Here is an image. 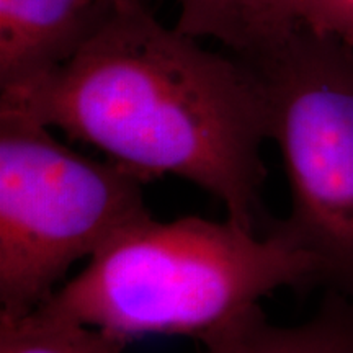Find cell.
Returning <instances> with one entry per match:
<instances>
[{"instance_id": "6", "label": "cell", "mask_w": 353, "mask_h": 353, "mask_svg": "<svg viewBox=\"0 0 353 353\" xmlns=\"http://www.w3.org/2000/svg\"><path fill=\"white\" fill-rule=\"evenodd\" d=\"M201 343L203 353H353V301L324 291L314 314L296 325L273 324L257 304Z\"/></svg>"}, {"instance_id": "1", "label": "cell", "mask_w": 353, "mask_h": 353, "mask_svg": "<svg viewBox=\"0 0 353 353\" xmlns=\"http://www.w3.org/2000/svg\"><path fill=\"white\" fill-rule=\"evenodd\" d=\"M0 110L99 149L145 183L187 180L245 231L275 221L262 205L270 138L257 77L239 57L161 25L143 2L121 7L68 63L0 88Z\"/></svg>"}, {"instance_id": "4", "label": "cell", "mask_w": 353, "mask_h": 353, "mask_svg": "<svg viewBox=\"0 0 353 353\" xmlns=\"http://www.w3.org/2000/svg\"><path fill=\"white\" fill-rule=\"evenodd\" d=\"M239 59L262 88L288 179L278 224L314 257L317 285L353 301V48L299 25Z\"/></svg>"}, {"instance_id": "10", "label": "cell", "mask_w": 353, "mask_h": 353, "mask_svg": "<svg viewBox=\"0 0 353 353\" xmlns=\"http://www.w3.org/2000/svg\"><path fill=\"white\" fill-rule=\"evenodd\" d=\"M131 2H134V0H131Z\"/></svg>"}, {"instance_id": "7", "label": "cell", "mask_w": 353, "mask_h": 353, "mask_svg": "<svg viewBox=\"0 0 353 353\" xmlns=\"http://www.w3.org/2000/svg\"><path fill=\"white\" fill-rule=\"evenodd\" d=\"M175 28L196 39L214 38L234 56H250L293 32L283 0H176Z\"/></svg>"}, {"instance_id": "3", "label": "cell", "mask_w": 353, "mask_h": 353, "mask_svg": "<svg viewBox=\"0 0 353 353\" xmlns=\"http://www.w3.org/2000/svg\"><path fill=\"white\" fill-rule=\"evenodd\" d=\"M145 182L59 143L51 128L0 110V314L33 312L131 224L151 216Z\"/></svg>"}, {"instance_id": "9", "label": "cell", "mask_w": 353, "mask_h": 353, "mask_svg": "<svg viewBox=\"0 0 353 353\" xmlns=\"http://www.w3.org/2000/svg\"><path fill=\"white\" fill-rule=\"evenodd\" d=\"M296 23L353 48V0H283Z\"/></svg>"}, {"instance_id": "2", "label": "cell", "mask_w": 353, "mask_h": 353, "mask_svg": "<svg viewBox=\"0 0 353 353\" xmlns=\"http://www.w3.org/2000/svg\"><path fill=\"white\" fill-rule=\"evenodd\" d=\"M317 285L311 254L273 221L265 234L232 221L151 216L110 239L34 311L130 343L151 335L205 342L280 288Z\"/></svg>"}, {"instance_id": "5", "label": "cell", "mask_w": 353, "mask_h": 353, "mask_svg": "<svg viewBox=\"0 0 353 353\" xmlns=\"http://www.w3.org/2000/svg\"><path fill=\"white\" fill-rule=\"evenodd\" d=\"M143 0H0V88L72 59L121 7Z\"/></svg>"}, {"instance_id": "8", "label": "cell", "mask_w": 353, "mask_h": 353, "mask_svg": "<svg viewBox=\"0 0 353 353\" xmlns=\"http://www.w3.org/2000/svg\"><path fill=\"white\" fill-rule=\"evenodd\" d=\"M126 345L103 330L39 311L0 314V353H125Z\"/></svg>"}]
</instances>
